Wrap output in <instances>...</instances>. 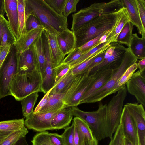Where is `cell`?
I'll return each instance as SVG.
<instances>
[{
    "mask_svg": "<svg viewBox=\"0 0 145 145\" xmlns=\"http://www.w3.org/2000/svg\"><path fill=\"white\" fill-rule=\"evenodd\" d=\"M105 32L96 38L90 40L81 46L79 47L80 50L82 51H84L100 44L99 41L101 37Z\"/></svg>",
    "mask_w": 145,
    "mask_h": 145,
    "instance_id": "cell-48",
    "label": "cell"
},
{
    "mask_svg": "<svg viewBox=\"0 0 145 145\" xmlns=\"http://www.w3.org/2000/svg\"><path fill=\"white\" fill-rule=\"evenodd\" d=\"M79 0H67V2L62 13V15L65 18L72 13L76 12Z\"/></svg>",
    "mask_w": 145,
    "mask_h": 145,
    "instance_id": "cell-46",
    "label": "cell"
},
{
    "mask_svg": "<svg viewBox=\"0 0 145 145\" xmlns=\"http://www.w3.org/2000/svg\"><path fill=\"white\" fill-rule=\"evenodd\" d=\"M18 69L17 73L31 72L37 69L32 51L29 48L22 53L18 54Z\"/></svg>",
    "mask_w": 145,
    "mask_h": 145,
    "instance_id": "cell-18",
    "label": "cell"
},
{
    "mask_svg": "<svg viewBox=\"0 0 145 145\" xmlns=\"http://www.w3.org/2000/svg\"><path fill=\"white\" fill-rule=\"evenodd\" d=\"M12 132H2L0 131V145L4 140Z\"/></svg>",
    "mask_w": 145,
    "mask_h": 145,
    "instance_id": "cell-55",
    "label": "cell"
},
{
    "mask_svg": "<svg viewBox=\"0 0 145 145\" xmlns=\"http://www.w3.org/2000/svg\"><path fill=\"white\" fill-rule=\"evenodd\" d=\"M123 7L120 0L93 3L72 15L71 29L75 31L94 18L103 14L116 12Z\"/></svg>",
    "mask_w": 145,
    "mask_h": 145,
    "instance_id": "cell-4",
    "label": "cell"
},
{
    "mask_svg": "<svg viewBox=\"0 0 145 145\" xmlns=\"http://www.w3.org/2000/svg\"><path fill=\"white\" fill-rule=\"evenodd\" d=\"M60 49L65 56L76 48V40L73 32L69 29L56 35Z\"/></svg>",
    "mask_w": 145,
    "mask_h": 145,
    "instance_id": "cell-23",
    "label": "cell"
},
{
    "mask_svg": "<svg viewBox=\"0 0 145 145\" xmlns=\"http://www.w3.org/2000/svg\"><path fill=\"white\" fill-rule=\"evenodd\" d=\"M44 30L41 29L32 30L21 35L14 44L17 53H20L28 49Z\"/></svg>",
    "mask_w": 145,
    "mask_h": 145,
    "instance_id": "cell-24",
    "label": "cell"
},
{
    "mask_svg": "<svg viewBox=\"0 0 145 145\" xmlns=\"http://www.w3.org/2000/svg\"><path fill=\"white\" fill-rule=\"evenodd\" d=\"M74 141V145H81L80 138L78 130L75 123Z\"/></svg>",
    "mask_w": 145,
    "mask_h": 145,
    "instance_id": "cell-53",
    "label": "cell"
},
{
    "mask_svg": "<svg viewBox=\"0 0 145 145\" xmlns=\"http://www.w3.org/2000/svg\"><path fill=\"white\" fill-rule=\"evenodd\" d=\"M52 88H53L46 93V94L39 103L35 110L33 111V113H38L45 104L47 101L49 94Z\"/></svg>",
    "mask_w": 145,
    "mask_h": 145,
    "instance_id": "cell-52",
    "label": "cell"
},
{
    "mask_svg": "<svg viewBox=\"0 0 145 145\" xmlns=\"http://www.w3.org/2000/svg\"><path fill=\"white\" fill-rule=\"evenodd\" d=\"M4 4L9 26L16 41L21 35L19 24L17 0H4Z\"/></svg>",
    "mask_w": 145,
    "mask_h": 145,
    "instance_id": "cell-16",
    "label": "cell"
},
{
    "mask_svg": "<svg viewBox=\"0 0 145 145\" xmlns=\"http://www.w3.org/2000/svg\"><path fill=\"white\" fill-rule=\"evenodd\" d=\"M106 104L100 102L96 110L90 112L82 110L77 106L71 107L73 116L79 118L86 123L98 141L106 138Z\"/></svg>",
    "mask_w": 145,
    "mask_h": 145,
    "instance_id": "cell-6",
    "label": "cell"
},
{
    "mask_svg": "<svg viewBox=\"0 0 145 145\" xmlns=\"http://www.w3.org/2000/svg\"><path fill=\"white\" fill-rule=\"evenodd\" d=\"M143 28L145 30V1L135 0Z\"/></svg>",
    "mask_w": 145,
    "mask_h": 145,
    "instance_id": "cell-47",
    "label": "cell"
},
{
    "mask_svg": "<svg viewBox=\"0 0 145 145\" xmlns=\"http://www.w3.org/2000/svg\"><path fill=\"white\" fill-rule=\"evenodd\" d=\"M81 145H98V141L95 137L93 140L84 141Z\"/></svg>",
    "mask_w": 145,
    "mask_h": 145,
    "instance_id": "cell-57",
    "label": "cell"
},
{
    "mask_svg": "<svg viewBox=\"0 0 145 145\" xmlns=\"http://www.w3.org/2000/svg\"><path fill=\"white\" fill-rule=\"evenodd\" d=\"M113 69L108 68L100 70L99 74L93 83L82 97L79 105L82 104L83 101L103 86L108 81L112 74Z\"/></svg>",
    "mask_w": 145,
    "mask_h": 145,
    "instance_id": "cell-22",
    "label": "cell"
},
{
    "mask_svg": "<svg viewBox=\"0 0 145 145\" xmlns=\"http://www.w3.org/2000/svg\"><path fill=\"white\" fill-rule=\"evenodd\" d=\"M25 126L23 118L0 121V131L13 132Z\"/></svg>",
    "mask_w": 145,
    "mask_h": 145,
    "instance_id": "cell-33",
    "label": "cell"
},
{
    "mask_svg": "<svg viewBox=\"0 0 145 145\" xmlns=\"http://www.w3.org/2000/svg\"><path fill=\"white\" fill-rule=\"evenodd\" d=\"M124 145H133L129 140L125 138Z\"/></svg>",
    "mask_w": 145,
    "mask_h": 145,
    "instance_id": "cell-61",
    "label": "cell"
},
{
    "mask_svg": "<svg viewBox=\"0 0 145 145\" xmlns=\"http://www.w3.org/2000/svg\"><path fill=\"white\" fill-rule=\"evenodd\" d=\"M73 121L76 126L79 133L81 145L85 141H92L95 137L88 125L79 118L75 117Z\"/></svg>",
    "mask_w": 145,
    "mask_h": 145,
    "instance_id": "cell-28",
    "label": "cell"
},
{
    "mask_svg": "<svg viewBox=\"0 0 145 145\" xmlns=\"http://www.w3.org/2000/svg\"><path fill=\"white\" fill-rule=\"evenodd\" d=\"M61 109L40 113L33 112L26 118L25 125L29 129L39 132L52 130L50 124L51 119Z\"/></svg>",
    "mask_w": 145,
    "mask_h": 145,
    "instance_id": "cell-10",
    "label": "cell"
},
{
    "mask_svg": "<svg viewBox=\"0 0 145 145\" xmlns=\"http://www.w3.org/2000/svg\"><path fill=\"white\" fill-rule=\"evenodd\" d=\"M45 59L44 73L42 78L41 92L46 93L54 87L55 84V66L53 61L47 35L44 30L42 34Z\"/></svg>",
    "mask_w": 145,
    "mask_h": 145,
    "instance_id": "cell-9",
    "label": "cell"
},
{
    "mask_svg": "<svg viewBox=\"0 0 145 145\" xmlns=\"http://www.w3.org/2000/svg\"><path fill=\"white\" fill-rule=\"evenodd\" d=\"M137 63L129 67L117 82L114 86L107 93V97L115 93L124 86L131 78L133 74L137 69Z\"/></svg>",
    "mask_w": 145,
    "mask_h": 145,
    "instance_id": "cell-29",
    "label": "cell"
},
{
    "mask_svg": "<svg viewBox=\"0 0 145 145\" xmlns=\"http://www.w3.org/2000/svg\"><path fill=\"white\" fill-rule=\"evenodd\" d=\"M40 29L45 30L39 20L34 16H28L26 21L25 33L32 30Z\"/></svg>",
    "mask_w": 145,
    "mask_h": 145,
    "instance_id": "cell-40",
    "label": "cell"
},
{
    "mask_svg": "<svg viewBox=\"0 0 145 145\" xmlns=\"http://www.w3.org/2000/svg\"><path fill=\"white\" fill-rule=\"evenodd\" d=\"M87 73H85L78 75L75 78L73 82L65 93L63 101L65 104L73 95L79 84Z\"/></svg>",
    "mask_w": 145,
    "mask_h": 145,
    "instance_id": "cell-37",
    "label": "cell"
},
{
    "mask_svg": "<svg viewBox=\"0 0 145 145\" xmlns=\"http://www.w3.org/2000/svg\"><path fill=\"white\" fill-rule=\"evenodd\" d=\"M73 116L71 107L62 108L51 119L50 124L52 130H59L68 127Z\"/></svg>",
    "mask_w": 145,
    "mask_h": 145,
    "instance_id": "cell-21",
    "label": "cell"
},
{
    "mask_svg": "<svg viewBox=\"0 0 145 145\" xmlns=\"http://www.w3.org/2000/svg\"><path fill=\"white\" fill-rule=\"evenodd\" d=\"M100 71L93 73L87 74L79 84L75 91L65 104V107L77 106L88 89L92 84L98 76Z\"/></svg>",
    "mask_w": 145,
    "mask_h": 145,
    "instance_id": "cell-14",
    "label": "cell"
},
{
    "mask_svg": "<svg viewBox=\"0 0 145 145\" xmlns=\"http://www.w3.org/2000/svg\"><path fill=\"white\" fill-rule=\"evenodd\" d=\"M5 12L4 0H0V16H4Z\"/></svg>",
    "mask_w": 145,
    "mask_h": 145,
    "instance_id": "cell-58",
    "label": "cell"
},
{
    "mask_svg": "<svg viewBox=\"0 0 145 145\" xmlns=\"http://www.w3.org/2000/svg\"><path fill=\"white\" fill-rule=\"evenodd\" d=\"M19 28L21 35L25 33L27 18L25 13L26 0H17Z\"/></svg>",
    "mask_w": 145,
    "mask_h": 145,
    "instance_id": "cell-35",
    "label": "cell"
},
{
    "mask_svg": "<svg viewBox=\"0 0 145 145\" xmlns=\"http://www.w3.org/2000/svg\"></svg>",
    "mask_w": 145,
    "mask_h": 145,
    "instance_id": "cell-63",
    "label": "cell"
},
{
    "mask_svg": "<svg viewBox=\"0 0 145 145\" xmlns=\"http://www.w3.org/2000/svg\"></svg>",
    "mask_w": 145,
    "mask_h": 145,
    "instance_id": "cell-62",
    "label": "cell"
},
{
    "mask_svg": "<svg viewBox=\"0 0 145 145\" xmlns=\"http://www.w3.org/2000/svg\"><path fill=\"white\" fill-rule=\"evenodd\" d=\"M121 1L123 7L127 10L130 22L137 27L142 37H145V30L142 26L135 0H121Z\"/></svg>",
    "mask_w": 145,
    "mask_h": 145,
    "instance_id": "cell-20",
    "label": "cell"
},
{
    "mask_svg": "<svg viewBox=\"0 0 145 145\" xmlns=\"http://www.w3.org/2000/svg\"><path fill=\"white\" fill-rule=\"evenodd\" d=\"M42 77L37 69L31 72L16 74L11 83L10 95L20 101L29 95L41 92Z\"/></svg>",
    "mask_w": 145,
    "mask_h": 145,
    "instance_id": "cell-3",
    "label": "cell"
},
{
    "mask_svg": "<svg viewBox=\"0 0 145 145\" xmlns=\"http://www.w3.org/2000/svg\"><path fill=\"white\" fill-rule=\"evenodd\" d=\"M65 94L50 93L46 103L37 113L52 112L65 108L63 101Z\"/></svg>",
    "mask_w": 145,
    "mask_h": 145,
    "instance_id": "cell-25",
    "label": "cell"
},
{
    "mask_svg": "<svg viewBox=\"0 0 145 145\" xmlns=\"http://www.w3.org/2000/svg\"><path fill=\"white\" fill-rule=\"evenodd\" d=\"M2 42L1 46L10 43L14 45L16 41L9 26L8 21L4 17L1 24Z\"/></svg>",
    "mask_w": 145,
    "mask_h": 145,
    "instance_id": "cell-34",
    "label": "cell"
},
{
    "mask_svg": "<svg viewBox=\"0 0 145 145\" xmlns=\"http://www.w3.org/2000/svg\"><path fill=\"white\" fill-rule=\"evenodd\" d=\"M106 50L98 55L94 59L87 69L86 73L89 74L90 72L93 68L103 61Z\"/></svg>",
    "mask_w": 145,
    "mask_h": 145,
    "instance_id": "cell-49",
    "label": "cell"
},
{
    "mask_svg": "<svg viewBox=\"0 0 145 145\" xmlns=\"http://www.w3.org/2000/svg\"><path fill=\"white\" fill-rule=\"evenodd\" d=\"M49 139L54 145H65L61 135L57 133H48Z\"/></svg>",
    "mask_w": 145,
    "mask_h": 145,
    "instance_id": "cell-50",
    "label": "cell"
},
{
    "mask_svg": "<svg viewBox=\"0 0 145 145\" xmlns=\"http://www.w3.org/2000/svg\"><path fill=\"white\" fill-rule=\"evenodd\" d=\"M111 29L106 31L101 37L99 41V42L100 44L106 42L107 38Z\"/></svg>",
    "mask_w": 145,
    "mask_h": 145,
    "instance_id": "cell-56",
    "label": "cell"
},
{
    "mask_svg": "<svg viewBox=\"0 0 145 145\" xmlns=\"http://www.w3.org/2000/svg\"><path fill=\"white\" fill-rule=\"evenodd\" d=\"M126 86L117 91L106 104V115L105 127L106 137L112 138L119 125L123 106L127 95Z\"/></svg>",
    "mask_w": 145,
    "mask_h": 145,
    "instance_id": "cell-7",
    "label": "cell"
},
{
    "mask_svg": "<svg viewBox=\"0 0 145 145\" xmlns=\"http://www.w3.org/2000/svg\"><path fill=\"white\" fill-rule=\"evenodd\" d=\"M4 17V16H0V46H1L2 42L1 24L3 20Z\"/></svg>",
    "mask_w": 145,
    "mask_h": 145,
    "instance_id": "cell-60",
    "label": "cell"
},
{
    "mask_svg": "<svg viewBox=\"0 0 145 145\" xmlns=\"http://www.w3.org/2000/svg\"><path fill=\"white\" fill-rule=\"evenodd\" d=\"M124 140L121 126L120 123L108 145H124Z\"/></svg>",
    "mask_w": 145,
    "mask_h": 145,
    "instance_id": "cell-45",
    "label": "cell"
},
{
    "mask_svg": "<svg viewBox=\"0 0 145 145\" xmlns=\"http://www.w3.org/2000/svg\"><path fill=\"white\" fill-rule=\"evenodd\" d=\"M129 22L130 19L127 10L123 7L116 12L114 23L106 42L110 44L116 42L117 38L120 31L126 24Z\"/></svg>",
    "mask_w": 145,
    "mask_h": 145,
    "instance_id": "cell-17",
    "label": "cell"
},
{
    "mask_svg": "<svg viewBox=\"0 0 145 145\" xmlns=\"http://www.w3.org/2000/svg\"><path fill=\"white\" fill-rule=\"evenodd\" d=\"M129 48L137 59L145 58V37L140 38L137 33L133 34Z\"/></svg>",
    "mask_w": 145,
    "mask_h": 145,
    "instance_id": "cell-27",
    "label": "cell"
},
{
    "mask_svg": "<svg viewBox=\"0 0 145 145\" xmlns=\"http://www.w3.org/2000/svg\"><path fill=\"white\" fill-rule=\"evenodd\" d=\"M13 145H29L26 140V137L20 139L18 142Z\"/></svg>",
    "mask_w": 145,
    "mask_h": 145,
    "instance_id": "cell-59",
    "label": "cell"
},
{
    "mask_svg": "<svg viewBox=\"0 0 145 145\" xmlns=\"http://www.w3.org/2000/svg\"><path fill=\"white\" fill-rule=\"evenodd\" d=\"M74 123L73 121L72 125L65 128L61 135L65 145H74Z\"/></svg>",
    "mask_w": 145,
    "mask_h": 145,
    "instance_id": "cell-43",
    "label": "cell"
},
{
    "mask_svg": "<svg viewBox=\"0 0 145 145\" xmlns=\"http://www.w3.org/2000/svg\"><path fill=\"white\" fill-rule=\"evenodd\" d=\"M137 68H138L139 71L141 72H144L145 69V58L141 59L137 63Z\"/></svg>",
    "mask_w": 145,
    "mask_h": 145,
    "instance_id": "cell-54",
    "label": "cell"
},
{
    "mask_svg": "<svg viewBox=\"0 0 145 145\" xmlns=\"http://www.w3.org/2000/svg\"><path fill=\"white\" fill-rule=\"evenodd\" d=\"M28 133L27 128L24 126L19 130L12 132L0 145H13L20 139L26 137Z\"/></svg>",
    "mask_w": 145,
    "mask_h": 145,
    "instance_id": "cell-36",
    "label": "cell"
},
{
    "mask_svg": "<svg viewBox=\"0 0 145 145\" xmlns=\"http://www.w3.org/2000/svg\"><path fill=\"white\" fill-rule=\"evenodd\" d=\"M18 69V54L14 44L0 68V99L10 95V86Z\"/></svg>",
    "mask_w": 145,
    "mask_h": 145,
    "instance_id": "cell-8",
    "label": "cell"
},
{
    "mask_svg": "<svg viewBox=\"0 0 145 145\" xmlns=\"http://www.w3.org/2000/svg\"><path fill=\"white\" fill-rule=\"evenodd\" d=\"M46 3L56 13L63 16L62 13L67 0H44Z\"/></svg>",
    "mask_w": 145,
    "mask_h": 145,
    "instance_id": "cell-44",
    "label": "cell"
},
{
    "mask_svg": "<svg viewBox=\"0 0 145 145\" xmlns=\"http://www.w3.org/2000/svg\"><path fill=\"white\" fill-rule=\"evenodd\" d=\"M120 123L121 126L124 138L130 142L133 145H139L140 143L136 125L124 106L123 107Z\"/></svg>",
    "mask_w": 145,
    "mask_h": 145,
    "instance_id": "cell-13",
    "label": "cell"
},
{
    "mask_svg": "<svg viewBox=\"0 0 145 145\" xmlns=\"http://www.w3.org/2000/svg\"><path fill=\"white\" fill-rule=\"evenodd\" d=\"M133 27L130 22L126 24L118 35L116 42L122 45H125L129 48L132 38Z\"/></svg>",
    "mask_w": 145,
    "mask_h": 145,
    "instance_id": "cell-32",
    "label": "cell"
},
{
    "mask_svg": "<svg viewBox=\"0 0 145 145\" xmlns=\"http://www.w3.org/2000/svg\"><path fill=\"white\" fill-rule=\"evenodd\" d=\"M124 106L134 121L136 125L140 145H145V112L141 104L127 103Z\"/></svg>",
    "mask_w": 145,
    "mask_h": 145,
    "instance_id": "cell-12",
    "label": "cell"
},
{
    "mask_svg": "<svg viewBox=\"0 0 145 145\" xmlns=\"http://www.w3.org/2000/svg\"><path fill=\"white\" fill-rule=\"evenodd\" d=\"M46 32L53 61L55 67L63 62L65 56L63 54L59 45L56 35L47 31Z\"/></svg>",
    "mask_w": 145,
    "mask_h": 145,
    "instance_id": "cell-26",
    "label": "cell"
},
{
    "mask_svg": "<svg viewBox=\"0 0 145 145\" xmlns=\"http://www.w3.org/2000/svg\"><path fill=\"white\" fill-rule=\"evenodd\" d=\"M114 43L115 49L113 54L93 68L89 74L107 68H114L121 63L126 48L117 42Z\"/></svg>",
    "mask_w": 145,
    "mask_h": 145,
    "instance_id": "cell-15",
    "label": "cell"
},
{
    "mask_svg": "<svg viewBox=\"0 0 145 145\" xmlns=\"http://www.w3.org/2000/svg\"><path fill=\"white\" fill-rule=\"evenodd\" d=\"M25 13L36 17L48 33L56 35L68 29L67 18L57 14L44 0H26Z\"/></svg>",
    "mask_w": 145,
    "mask_h": 145,
    "instance_id": "cell-1",
    "label": "cell"
},
{
    "mask_svg": "<svg viewBox=\"0 0 145 145\" xmlns=\"http://www.w3.org/2000/svg\"><path fill=\"white\" fill-rule=\"evenodd\" d=\"M70 69V65L63 63L55 67V84L54 86L62 79Z\"/></svg>",
    "mask_w": 145,
    "mask_h": 145,
    "instance_id": "cell-41",
    "label": "cell"
},
{
    "mask_svg": "<svg viewBox=\"0 0 145 145\" xmlns=\"http://www.w3.org/2000/svg\"><path fill=\"white\" fill-rule=\"evenodd\" d=\"M108 44H110L106 42L91 49L83 55L77 60L71 64L70 65V68L73 67L86 61L96 52Z\"/></svg>",
    "mask_w": 145,
    "mask_h": 145,
    "instance_id": "cell-39",
    "label": "cell"
},
{
    "mask_svg": "<svg viewBox=\"0 0 145 145\" xmlns=\"http://www.w3.org/2000/svg\"><path fill=\"white\" fill-rule=\"evenodd\" d=\"M11 46V44L10 43L0 46V68L8 53Z\"/></svg>",
    "mask_w": 145,
    "mask_h": 145,
    "instance_id": "cell-51",
    "label": "cell"
},
{
    "mask_svg": "<svg viewBox=\"0 0 145 145\" xmlns=\"http://www.w3.org/2000/svg\"><path fill=\"white\" fill-rule=\"evenodd\" d=\"M127 91L134 96L137 103L145 106V76L144 72L139 70L134 72L126 84Z\"/></svg>",
    "mask_w": 145,
    "mask_h": 145,
    "instance_id": "cell-11",
    "label": "cell"
},
{
    "mask_svg": "<svg viewBox=\"0 0 145 145\" xmlns=\"http://www.w3.org/2000/svg\"><path fill=\"white\" fill-rule=\"evenodd\" d=\"M38 97V92L33 93L20 101L23 116L27 117L33 112V108Z\"/></svg>",
    "mask_w": 145,
    "mask_h": 145,
    "instance_id": "cell-31",
    "label": "cell"
},
{
    "mask_svg": "<svg viewBox=\"0 0 145 145\" xmlns=\"http://www.w3.org/2000/svg\"><path fill=\"white\" fill-rule=\"evenodd\" d=\"M77 76L73 74L70 69L62 79L53 87L50 93H65Z\"/></svg>",
    "mask_w": 145,
    "mask_h": 145,
    "instance_id": "cell-30",
    "label": "cell"
},
{
    "mask_svg": "<svg viewBox=\"0 0 145 145\" xmlns=\"http://www.w3.org/2000/svg\"><path fill=\"white\" fill-rule=\"evenodd\" d=\"M117 11L99 15L73 31L76 40V48L81 46L90 40L111 29L115 22Z\"/></svg>",
    "mask_w": 145,
    "mask_h": 145,
    "instance_id": "cell-2",
    "label": "cell"
},
{
    "mask_svg": "<svg viewBox=\"0 0 145 145\" xmlns=\"http://www.w3.org/2000/svg\"><path fill=\"white\" fill-rule=\"evenodd\" d=\"M48 133L44 131L37 133L31 140L32 145H54L49 139Z\"/></svg>",
    "mask_w": 145,
    "mask_h": 145,
    "instance_id": "cell-38",
    "label": "cell"
},
{
    "mask_svg": "<svg viewBox=\"0 0 145 145\" xmlns=\"http://www.w3.org/2000/svg\"><path fill=\"white\" fill-rule=\"evenodd\" d=\"M92 48L82 51L80 50L79 48H76L68 54L67 56L64 58L63 63L70 65Z\"/></svg>",
    "mask_w": 145,
    "mask_h": 145,
    "instance_id": "cell-42",
    "label": "cell"
},
{
    "mask_svg": "<svg viewBox=\"0 0 145 145\" xmlns=\"http://www.w3.org/2000/svg\"><path fill=\"white\" fill-rule=\"evenodd\" d=\"M137 59L132 53L130 48H126L121 63L113 69L112 74L109 80L102 87L95 91L83 101V103H89L100 102L107 97V93L114 86L127 69L136 63Z\"/></svg>",
    "mask_w": 145,
    "mask_h": 145,
    "instance_id": "cell-5",
    "label": "cell"
},
{
    "mask_svg": "<svg viewBox=\"0 0 145 145\" xmlns=\"http://www.w3.org/2000/svg\"><path fill=\"white\" fill-rule=\"evenodd\" d=\"M42 34L35 40L29 48L32 51L37 68L42 78L45 71V59Z\"/></svg>",
    "mask_w": 145,
    "mask_h": 145,
    "instance_id": "cell-19",
    "label": "cell"
}]
</instances>
